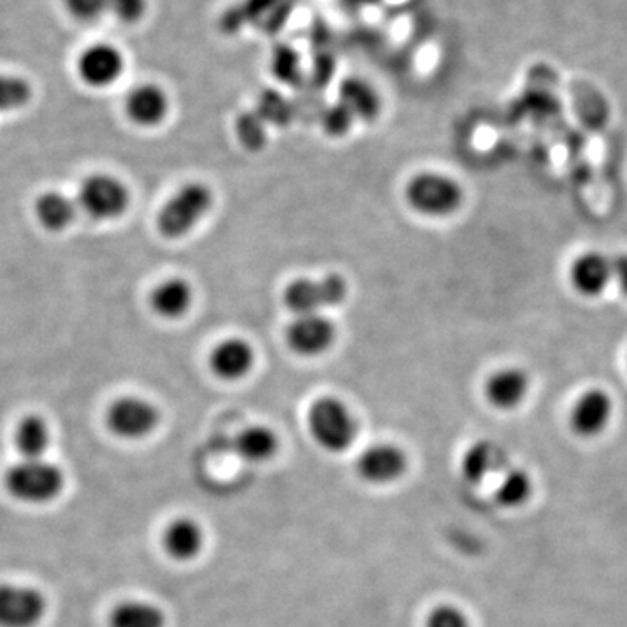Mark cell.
Wrapping results in <instances>:
<instances>
[{
    "mask_svg": "<svg viewBox=\"0 0 627 627\" xmlns=\"http://www.w3.org/2000/svg\"><path fill=\"white\" fill-rule=\"evenodd\" d=\"M307 427L318 447L330 454L349 450L358 436L355 415L346 402L334 396H322L310 405Z\"/></svg>",
    "mask_w": 627,
    "mask_h": 627,
    "instance_id": "7a4b0ae2",
    "label": "cell"
},
{
    "mask_svg": "<svg viewBox=\"0 0 627 627\" xmlns=\"http://www.w3.org/2000/svg\"><path fill=\"white\" fill-rule=\"evenodd\" d=\"M426 627H470L469 619L454 605H439L430 611Z\"/></svg>",
    "mask_w": 627,
    "mask_h": 627,
    "instance_id": "f1b7e54d",
    "label": "cell"
},
{
    "mask_svg": "<svg viewBox=\"0 0 627 627\" xmlns=\"http://www.w3.org/2000/svg\"><path fill=\"white\" fill-rule=\"evenodd\" d=\"M257 361L253 346L241 337L221 340L209 355V368L221 380L236 382L251 374Z\"/></svg>",
    "mask_w": 627,
    "mask_h": 627,
    "instance_id": "4fadbf2b",
    "label": "cell"
},
{
    "mask_svg": "<svg viewBox=\"0 0 627 627\" xmlns=\"http://www.w3.org/2000/svg\"><path fill=\"white\" fill-rule=\"evenodd\" d=\"M162 547L177 561H190L201 555L205 547V531L196 519H175L162 534Z\"/></svg>",
    "mask_w": 627,
    "mask_h": 627,
    "instance_id": "d6986e66",
    "label": "cell"
},
{
    "mask_svg": "<svg viewBox=\"0 0 627 627\" xmlns=\"http://www.w3.org/2000/svg\"><path fill=\"white\" fill-rule=\"evenodd\" d=\"M355 121V117L350 116L342 104L338 103L334 109L328 110L325 116V128L331 135H344Z\"/></svg>",
    "mask_w": 627,
    "mask_h": 627,
    "instance_id": "f546056e",
    "label": "cell"
},
{
    "mask_svg": "<svg viewBox=\"0 0 627 627\" xmlns=\"http://www.w3.org/2000/svg\"><path fill=\"white\" fill-rule=\"evenodd\" d=\"M37 221L49 232H61L69 229L77 217V206L69 196L49 190L41 193L33 205Z\"/></svg>",
    "mask_w": 627,
    "mask_h": 627,
    "instance_id": "ffe728a7",
    "label": "cell"
},
{
    "mask_svg": "<svg viewBox=\"0 0 627 627\" xmlns=\"http://www.w3.org/2000/svg\"><path fill=\"white\" fill-rule=\"evenodd\" d=\"M165 611L157 605L131 599L117 605L109 616V627H165Z\"/></svg>",
    "mask_w": 627,
    "mask_h": 627,
    "instance_id": "d4e9b609",
    "label": "cell"
},
{
    "mask_svg": "<svg viewBox=\"0 0 627 627\" xmlns=\"http://www.w3.org/2000/svg\"><path fill=\"white\" fill-rule=\"evenodd\" d=\"M407 455L389 442H378L359 455L356 469L359 478L370 485H389L398 481L407 470Z\"/></svg>",
    "mask_w": 627,
    "mask_h": 627,
    "instance_id": "7c38bea8",
    "label": "cell"
},
{
    "mask_svg": "<svg viewBox=\"0 0 627 627\" xmlns=\"http://www.w3.org/2000/svg\"><path fill=\"white\" fill-rule=\"evenodd\" d=\"M149 9V0H109V12L122 21L133 24L143 20Z\"/></svg>",
    "mask_w": 627,
    "mask_h": 627,
    "instance_id": "4316f807",
    "label": "cell"
},
{
    "mask_svg": "<svg viewBox=\"0 0 627 627\" xmlns=\"http://www.w3.org/2000/svg\"><path fill=\"white\" fill-rule=\"evenodd\" d=\"M614 415V399L605 389H589L579 396L570 411V429L579 438L604 435Z\"/></svg>",
    "mask_w": 627,
    "mask_h": 627,
    "instance_id": "8fae6325",
    "label": "cell"
},
{
    "mask_svg": "<svg viewBox=\"0 0 627 627\" xmlns=\"http://www.w3.org/2000/svg\"><path fill=\"white\" fill-rule=\"evenodd\" d=\"M571 285L584 297H598L611 281V261L598 251L580 255L570 270Z\"/></svg>",
    "mask_w": 627,
    "mask_h": 627,
    "instance_id": "ac0fdd59",
    "label": "cell"
},
{
    "mask_svg": "<svg viewBox=\"0 0 627 627\" xmlns=\"http://www.w3.org/2000/svg\"><path fill=\"white\" fill-rule=\"evenodd\" d=\"M347 2H350V4H356V6H370V4H375V2H378V0H347Z\"/></svg>",
    "mask_w": 627,
    "mask_h": 627,
    "instance_id": "1f68e13d",
    "label": "cell"
},
{
    "mask_svg": "<svg viewBox=\"0 0 627 627\" xmlns=\"http://www.w3.org/2000/svg\"><path fill=\"white\" fill-rule=\"evenodd\" d=\"M126 113L141 128H156L169 113V97L156 82H143L126 98Z\"/></svg>",
    "mask_w": 627,
    "mask_h": 627,
    "instance_id": "9a60e30c",
    "label": "cell"
},
{
    "mask_svg": "<svg viewBox=\"0 0 627 627\" xmlns=\"http://www.w3.org/2000/svg\"><path fill=\"white\" fill-rule=\"evenodd\" d=\"M4 487L12 499L23 504H49L64 488L63 470L46 459H21L4 475Z\"/></svg>",
    "mask_w": 627,
    "mask_h": 627,
    "instance_id": "3957f363",
    "label": "cell"
},
{
    "mask_svg": "<svg viewBox=\"0 0 627 627\" xmlns=\"http://www.w3.org/2000/svg\"><path fill=\"white\" fill-rule=\"evenodd\" d=\"M340 104L344 109L362 121H374L380 112V98L370 82L361 79H349L340 88Z\"/></svg>",
    "mask_w": 627,
    "mask_h": 627,
    "instance_id": "603a6c76",
    "label": "cell"
},
{
    "mask_svg": "<svg viewBox=\"0 0 627 627\" xmlns=\"http://www.w3.org/2000/svg\"><path fill=\"white\" fill-rule=\"evenodd\" d=\"M528 390H530V378L527 371L516 366H506L494 371L482 386V395L487 401L491 407L502 411L518 408L527 398Z\"/></svg>",
    "mask_w": 627,
    "mask_h": 627,
    "instance_id": "5bb4252c",
    "label": "cell"
},
{
    "mask_svg": "<svg viewBox=\"0 0 627 627\" xmlns=\"http://www.w3.org/2000/svg\"><path fill=\"white\" fill-rule=\"evenodd\" d=\"M349 285L340 273H326L322 278H298L286 286L282 302L297 316L319 314L346 302Z\"/></svg>",
    "mask_w": 627,
    "mask_h": 627,
    "instance_id": "5b68a950",
    "label": "cell"
},
{
    "mask_svg": "<svg viewBox=\"0 0 627 627\" xmlns=\"http://www.w3.org/2000/svg\"><path fill=\"white\" fill-rule=\"evenodd\" d=\"M285 338L295 355L318 358L337 342V326L321 314L297 316L286 328Z\"/></svg>",
    "mask_w": 627,
    "mask_h": 627,
    "instance_id": "9c48e42d",
    "label": "cell"
},
{
    "mask_svg": "<svg viewBox=\"0 0 627 627\" xmlns=\"http://www.w3.org/2000/svg\"><path fill=\"white\" fill-rule=\"evenodd\" d=\"M509 467L507 451L499 442L482 439L475 442L462 457V475L472 485L485 481L494 475H502Z\"/></svg>",
    "mask_w": 627,
    "mask_h": 627,
    "instance_id": "2e32d148",
    "label": "cell"
},
{
    "mask_svg": "<svg viewBox=\"0 0 627 627\" xmlns=\"http://www.w3.org/2000/svg\"><path fill=\"white\" fill-rule=\"evenodd\" d=\"M611 279L617 282L620 291L627 297V253H619L610 258Z\"/></svg>",
    "mask_w": 627,
    "mask_h": 627,
    "instance_id": "4dcf8cb0",
    "label": "cell"
},
{
    "mask_svg": "<svg viewBox=\"0 0 627 627\" xmlns=\"http://www.w3.org/2000/svg\"><path fill=\"white\" fill-rule=\"evenodd\" d=\"M79 205L98 221L116 220L128 211V187L112 175L97 173L86 178L79 189Z\"/></svg>",
    "mask_w": 627,
    "mask_h": 627,
    "instance_id": "8992f818",
    "label": "cell"
},
{
    "mask_svg": "<svg viewBox=\"0 0 627 627\" xmlns=\"http://www.w3.org/2000/svg\"><path fill=\"white\" fill-rule=\"evenodd\" d=\"M495 502L506 509H519L530 502L534 495V479L527 470L507 467L495 488Z\"/></svg>",
    "mask_w": 627,
    "mask_h": 627,
    "instance_id": "cb8c5ba5",
    "label": "cell"
},
{
    "mask_svg": "<svg viewBox=\"0 0 627 627\" xmlns=\"http://www.w3.org/2000/svg\"><path fill=\"white\" fill-rule=\"evenodd\" d=\"M213 190L201 181L180 187L157 215V230L166 239L186 238L213 208Z\"/></svg>",
    "mask_w": 627,
    "mask_h": 627,
    "instance_id": "6da1fadb",
    "label": "cell"
},
{
    "mask_svg": "<svg viewBox=\"0 0 627 627\" xmlns=\"http://www.w3.org/2000/svg\"><path fill=\"white\" fill-rule=\"evenodd\" d=\"M104 422L117 438L138 441L152 435L161 422V414L153 402L138 396H122L110 402Z\"/></svg>",
    "mask_w": 627,
    "mask_h": 627,
    "instance_id": "52a82bcc",
    "label": "cell"
},
{
    "mask_svg": "<svg viewBox=\"0 0 627 627\" xmlns=\"http://www.w3.org/2000/svg\"><path fill=\"white\" fill-rule=\"evenodd\" d=\"M33 89L23 77L0 73V112L23 109L32 100Z\"/></svg>",
    "mask_w": 627,
    "mask_h": 627,
    "instance_id": "484cf974",
    "label": "cell"
},
{
    "mask_svg": "<svg viewBox=\"0 0 627 627\" xmlns=\"http://www.w3.org/2000/svg\"><path fill=\"white\" fill-rule=\"evenodd\" d=\"M405 198L415 213L429 218H447L464 205V189L459 181L438 171H422L410 178Z\"/></svg>",
    "mask_w": 627,
    "mask_h": 627,
    "instance_id": "277c9868",
    "label": "cell"
},
{
    "mask_svg": "<svg viewBox=\"0 0 627 627\" xmlns=\"http://www.w3.org/2000/svg\"><path fill=\"white\" fill-rule=\"evenodd\" d=\"M64 8L76 20L97 21L109 12V0H63Z\"/></svg>",
    "mask_w": 627,
    "mask_h": 627,
    "instance_id": "83f0119b",
    "label": "cell"
},
{
    "mask_svg": "<svg viewBox=\"0 0 627 627\" xmlns=\"http://www.w3.org/2000/svg\"><path fill=\"white\" fill-rule=\"evenodd\" d=\"M126 60L122 52L112 44L89 46L77 60V73L89 88H109L121 79Z\"/></svg>",
    "mask_w": 627,
    "mask_h": 627,
    "instance_id": "30bf717a",
    "label": "cell"
},
{
    "mask_svg": "<svg viewBox=\"0 0 627 627\" xmlns=\"http://www.w3.org/2000/svg\"><path fill=\"white\" fill-rule=\"evenodd\" d=\"M192 303V285L183 278L165 279L149 295V306L152 312L169 321L183 318Z\"/></svg>",
    "mask_w": 627,
    "mask_h": 627,
    "instance_id": "e0dca14e",
    "label": "cell"
},
{
    "mask_svg": "<svg viewBox=\"0 0 627 627\" xmlns=\"http://www.w3.org/2000/svg\"><path fill=\"white\" fill-rule=\"evenodd\" d=\"M48 611V599L24 584H0V627H36Z\"/></svg>",
    "mask_w": 627,
    "mask_h": 627,
    "instance_id": "ba28073f",
    "label": "cell"
},
{
    "mask_svg": "<svg viewBox=\"0 0 627 627\" xmlns=\"http://www.w3.org/2000/svg\"><path fill=\"white\" fill-rule=\"evenodd\" d=\"M14 445L23 459H44L51 445V429L41 415H27L17 426Z\"/></svg>",
    "mask_w": 627,
    "mask_h": 627,
    "instance_id": "7402d4cb",
    "label": "cell"
},
{
    "mask_svg": "<svg viewBox=\"0 0 627 627\" xmlns=\"http://www.w3.org/2000/svg\"><path fill=\"white\" fill-rule=\"evenodd\" d=\"M233 447L246 462L261 464L278 454L279 439L269 427L250 426L239 432Z\"/></svg>",
    "mask_w": 627,
    "mask_h": 627,
    "instance_id": "44dd1931",
    "label": "cell"
}]
</instances>
